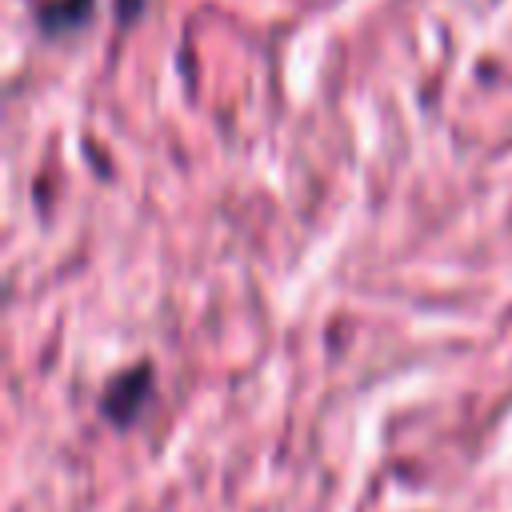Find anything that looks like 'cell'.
I'll use <instances>...</instances> for the list:
<instances>
[{
    "instance_id": "1",
    "label": "cell",
    "mask_w": 512,
    "mask_h": 512,
    "mask_svg": "<svg viewBox=\"0 0 512 512\" xmlns=\"http://www.w3.org/2000/svg\"><path fill=\"white\" fill-rule=\"evenodd\" d=\"M152 368L148 364H132L124 372H116L104 392H100V416L112 424V428H128L140 420V412L152 404Z\"/></svg>"
},
{
    "instance_id": "2",
    "label": "cell",
    "mask_w": 512,
    "mask_h": 512,
    "mask_svg": "<svg viewBox=\"0 0 512 512\" xmlns=\"http://www.w3.org/2000/svg\"><path fill=\"white\" fill-rule=\"evenodd\" d=\"M92 8H96V0H36L32 20H36L40 36L60 40V36H72V32L88 28Z\"/></svg>"
},
{
    "instance_id": "3",
    "label": "cell",
    "mask_w": 512,
    "mask_h": 512,
    "mask_svg": "<svg viewBox=\"0 0 512 512\" xmlns=\"http://www.w3.org/2000/svg\"><path fill=\"white\" fill-rule=\"evenodd\" d=\"M144 8H148V0H112V12H116L120 28H132L144 16Z\"/></svg>"
}]
</instances>
